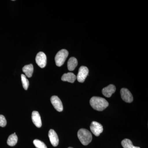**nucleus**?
I'll return each instance as SVG.
<instances>
[{"label":"nucleus","instance_id":"f257e3e1","mask_svg":"<svg viewBox=\"0 0 148 148\" xmlns=\"http://www.w3.org/2000/svg\"><path fill=\"white\" fill-rule=\"evenodd\" d=\"M92 108L98 111H102L109 106V103L105 98L99 97H92L90 101Z\"/></svg>","mask_w":148,"mask_h":148},{"label":"nucleus","instance_id":"f03ea898","mask_svg":"<svg viewBox=\"0 0 148 148\" xmlns=\"http://www.w3.org/2000/svg\"><path fill=\"white\" fill-rule=\"evenodd\" d=\"M77 136L79 141L84 145H87L92 141V134L89 130L84 128L79 130Z\"/></svg>","mask_w":148,"mask_h":148},{"label":"nucleus","instance_id":"7ed1b4c3","mask_svg":"<svg viewBox=\"0 0 148 148\" xmlns=\"http://www.w3.org/2000/svg\"><path fill=\"white\" fill-rule=\"evenodd\" d=\"M69 52L66 49H63L59 51L56 55L55 61L56 66L60 67L62 66L66 61L69 56Z\"/></svg>","mask_w":148,"mask_h":148},{"label":"nucleus","instance_id":"20e7f679","mask_svg":"<svg viewBox=\"0 0 148 148\" xmlns=\"http://www.w3.org/2000/svg\"><path fill=\"white\" fill-rule=\"evenodd\" d=\"M88 73L89 71L87 67L84 66L80 67L78 73L76 77L78 81L81 83L84 82L86 77L88 75Z\"/></svg>","mask_w":148,"mask_h":148},{"label":"nucleus","instance_id":"39448f33","mask_svg":"<svg viewBox=\"0 0 148 148\" xmlns=\"http://www.w3.org/2000/svg\"><path fill=\"white\" fill-rule=\"evenodd\" d=\"M90 129L95 136H99L103 132V125L96 121H92L90 125Z\"/></svg>","mask_w":148,"mask_h":148},{"label":"nucleus","instance_id":"423d86ee","mask_svg":"<svg viewBox=\"0 0 148 148\" xmlns=\"http://www.w3.org/2000/svg\"><path fill=\"white\" fill-rule=\"evenodd\" d=\"M36 61L40 67L45 68L47 64V57L45 53L43 52H39L36 56Z\"/></svg>","mask_w":148,"mask_h":148},{"label":"nucleus","instance_id":"0eeeda50","mask_svg":"<svg viewBox=\"0 0 148 148\" xmlns=\"http://www.w3.org/2000/svg\"><path fill=\"white\" fill-rule=\"evenodd\" d=\"M120 92L122 99L125 102L131 103L133 101V98L132 94L127 88H121Z\"/></svg>","mask_w":148,"mask_h":148},{"label":"nucleus","instance_id":"6e6552de","mask_svg":"<svg viewBox=\"0 0 148 148\" xmlns=\"http://www.w3.org/2000/svg\"><path fill=\"white\" fill-rule=\"evenodd\" d=\"M51 102L56 110L59 112L63 110V104L58 96L55 95L52 96L51 98Z\"/></svg>","mask_w":148,"mask_h":148},{"label":"nucleus","instance_id":"1a4fd4ad","mask_svg":"<svg viewBox=\"0 0 148 148\" xmlns=\"http://www.w3.org/2000/svg\"><path fill=\"white\" fill-rule=\"evenodd\" d=\"M49 138L50 143L53 147H56L58 145L59 143L58 135L53 130L51 129L49 132Z\"/></svg>","mask_w":148,"mask_h":148},{"label":"nucleus","instance_id":"9d476101","mask_svg":"<svg viewBox=\"0 0 148 148\" xmlns=\"http://www.w3.org/2000/svg\"><path fill=\"white\" fill-rule=\"evenodd\" d=\"M116 88L113 84H110L107 87L104 88L102 90L103 95L107 98H110L112 95L115 92Z\"/></svg>","mask_w":148,"mask_h":148},{"label":"nucleus","instance_id":"9b49d317","mask_svg":"<svg viewBox=\"0 0 148 148\" xmlns=\"http://www.w3.org/2000/svg\"><path fill=\"white\" fill-rule=\"evenodd\" d=\"M32 120L33 123L38 127L42 126V121L40 116L38 112L34 111L32 114Z\"/></svg>","mask_w":148,"mask_h":148},{"label":"nucleus","instance_id":"f8f14e48","mask_svg":"<svg viewBox=\"0 0 148 148\" xmlns=\"http://www.w3.org/2000/svg\"><path fill=\"white\" fill-rule=\"evenodd\" d=\"M76 79V76L75 74L72 73H68L63 75L61 77L63 81L68 82L70 83H74Z\"/></svg>","mask_w":148,"mask_h":148},{"label":"nucleus","instance_id":"ddd939ff","mask_svg":"<svg viewBox=\"0 0 148 148\" xmlns=\"http://www.w3.org/2000/svg\"><path fill=\"white\" fill-rule=\"evenodd\" d=\"M22 71L28 77H31L34 72V66L32 64L26 65L23 67Z\"/></svg>","mask_w":148,"mask_h":148},{"label":"nucleus","instance_id":"4468645a","mask_svg":"<svg viewBox=\"0 0 148 148\" xmlns=\"http://www.w3.org/2000/svg\"><path fill=\"white\" fill-rule=\"evenodd\" d=\"M77 60L75 57H71L69 59L68 62V69L69 71H73L75 70L76 67L77 66Z\"/></svg>","mask_w":148,"mask_h":148},{"label":"nucleus","instance_id":"2eb2a0df","mask_svg":"<svg viewBox=\"0 0 148 148\" xmlns=\"http://www.w3.org/2000/svg\"><path fill=\"white\" fill-rule=\"evenodd\" d=\"M18 141V138L15 133L12 134L9 137L7 140V144L9 146H14L16 145Z\"/></svg>","mask_w":148,"mask_h":148},{"label":"nucleus","instance_id":"dca6fc26","mask_svg":"<svg viewBox=\"0 0 148 148\" xmlns=\"http://www.w3.org/2000/svg\"><path fill=\"white\" fill-rule=\"evenodd\" d=\"M121 145L123 148H140L139 147L133 146L131 140L127 139L123 140L121 142Z\"/></svg>","mask_w":148,"mask_h":148},{"label":"nucleus","instance_id":"f3484780","mask_svg":"<svg viewBox=\"0 0 148 148\" xmlns=\"http://www.w3.org/2000/svg\"><path fill=\"white\" fill-rule=\"evenodd\" d=\"M21 78L23 88L25 90H27L29 86V80L26 77V76L23 74L21 75Z\"/></svg>","mask_w":148,"mask_h":148},{"label":"nucleus","instance_id":"a211bd4d","mask_svg":"<svg viewBox=\"0 0 148 148\" xmlns=\"http://www.w3.org/2000/svg\"><path fill=\"white\" fill-rule=\"evenodd\" d=\"M34 145L37 148H47L43 142H42L40 140H35L34 142Z\"/></svg>","mask_w":148,"mask_h":148},{"label":"nucleus","instance_id":"6ab92c4d","mask_svg":"<svg viewBox=\"0 0 148 148\" xmlns=\"http://www.w3.org/2000/svg\"><path fill=\"white\" fill-rule=\"evenodd\" d=\"M7 124V121L5 117L2 115H0V126L4 127Z\"/></svg>","mask_w":148,"mask_h":148},{"label":"nucleus","instance_id":"aec40b11","mask_svg":"<svg viewBox=\"0 0 148 148\" xmlns=\"http://www.w3.org/2000/svg\"><path fill=\"white\" fill-rule=\"evenodd\" d=\"M68 148H72V147H69Z\"/></svg>","mask_w":148,"mask_h":148}]
</instances>
